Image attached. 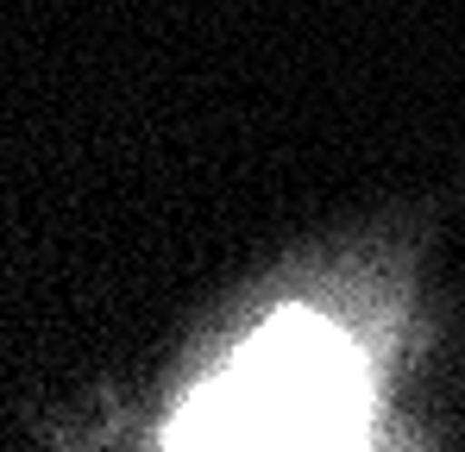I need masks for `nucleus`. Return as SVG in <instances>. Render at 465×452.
Listing matches in <instances>:
<instances>
[{
    "mask_svg": "<svg viewBox=\"0 0 465 452\" xmlns=\"http://www.w3.org/2000/svg\"><path fill=\"white\" fill-rule=\"evenodd\" d=\"M371 427L365 352L309 308L264 320L170 421V447H359Z\"/></svg>",
    "mask_w": 465,
    "mask_h": 452,
    "instance_id": "obj_1",
    "label": "nucleus"
}]
</instances>
